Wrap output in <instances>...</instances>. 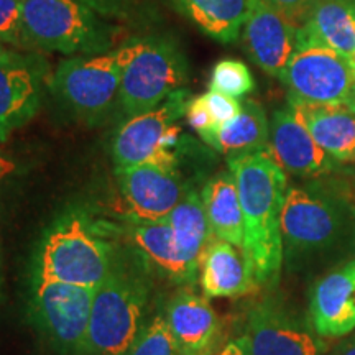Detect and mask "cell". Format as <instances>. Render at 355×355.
I'll list each match as a JSON object with an SVG mask.
<instances>
[{"label": "cell", "instance_id": "34", "mask_svg": "<svg viewBox=\"0 0 355 355\" xmlns=\"http://www.w3.org/2000/svg\"><path fill=\"white\" fill-rule=\"evenodd\" d=\"M13 171H15V163L0 150V186H2L3 181L7 180V176H10Z\"/></svg>", "mask_w": 355, "mask_h": 355}, {"label": "cell", "instance_id": "4", "mask_svg": "<svg viewBox=\"0 0 355 355\" xmlns=\"http://www.w3.org/2000/svg\"><path fill=\"white\" fill-rule=\"evenodd\" d=\"M150 286L139 270L117 263L96 288L84 355H125L148 322Z\"/></svg>", "mask_w": 355, "mask_h": 355}, {"label": "cell", "instance_id": "3", "mask_svg": "<svg viewBox=\"0 0 355 355\" xmlns=\"http://www.w3.org/2000/svg\"><path fill=\"white\" fill-rule=\"evenodd\" d=\"M119 260L112 242L87 216L71 212L44 234L33 275L53 282L99 288Z\"/></svg>", "mask_w": 355, "mask_h": 355}, {"label": "cell", "instance_id": "31", "mask_svg": "<svg viewBox=\"0 0 355 355\" xmlns=\"http://www.w3.org/2000/svg\"><path fill=\"white\" fill-rule=\"evenodd\" d=\"M78 2L92 8L104 19H119L127 15L132 0H78Z\"/></svg>", "mask_w": 355, "mask_h": 355}, {"label": "cell", "instance_id": "16", "mask_svg": "<svg viewBox=\"0 0 355 355\" xmlns=\"http://www.w3.org/2000/svg\"><path fill=\"white\" fill-rule=\"evenodd\" d=\"M308 318L322 339L355 329V259L322 273L309 290Z\"/></svg>", "mask_w": 355, "mask_h": 355}, {"label": "cell", "instance_id": "22", "mask_svg": "<svg viewBox=\"0 0 355 355\" xmlns=\"http://www.w3.org/2000/svg\"><path fill=\"white\" fill-rule=\"evenodd\" d=\"M201 139L227 158L268 150L270 122L259 102L243 101L237 117Z\"/></svg>", "mask_w": 355, "mask_h": 355}, {"label": "cell", "instance_id": "36", "mask_svg": "<svg viewBox=\"0 0 355 355\" xmlns=\"http://www.w3.org/2000/svg\"><path fill=\"white\" fill-rule=\"evenodd\" d=\"M347 109H350L352 112H355V89H354V94H352V97H350V101L347 104Z\"/></svg>", "mask_w": 355, "mask_h": 355}, {"label": "cell", "instance_id": "13", "mask_svg": "<svg viewBox=\"0 0 355 355\" xmlns=\"http://www.w3.org/2000/svg\"><path fill=\"white\" fill-rule=\"evenodd\" d=\"M46 83V63L42 58L0 48V141L37 115Z\"/></svg>", "mask_w": 355, "mask_h": 355}, {"label": "cell", "instance_id": "19", "mask_svg": "<svg viewBox=\"0 0 355 355\" xmlns=\"http://www.w3.org/2000/svg\"><path fill=\"white\" fill-rule=\"evenodd\" d=\"M165 314L181 355H204L217 347L220 321L204 295L178 291L168 301Z\"/></svg>", "mask_w": 355, "mask_h": 355}, {"label": "cell", "instance_id": "35", "mask_svg": "<svg viewBox=\"0 0 355 355\" xmlns=\"http://www.w3.org/2000/svg\"><path fill=\"white\" fill-rule=\"evenodd\" d=\"M331 355H355V337L347 340V343L340 344Z\"/></svg>", "mask_w": 355, "mask_h": 355}, {"label": "cell", "instance_id": "29", "mask_svg": "<svg viewBox=\"0 0 355 355\" xmlns=\"http://www.w3.org/2000/svg\"><path fill=\"white\" fill-rule=\"evenodd\" d=\"M202 96H204V101H206L207 110H209L216 128L224 125V123L232 121V119H235L239 114H241L242 102L235 99L232 96L222 94V92H216V91H209L207 94H202Z\"/></svg>", "mask_w": 355, "mask_h": 355}, {"label": "cell", "instance_id": "1", "mask_svg": "<svg viewBox=\"0 0 355 355\" xmlns=\"http://www.w3.org/2000/svg\"><path fill=\"white\" fill-rule=\"evenodd\" d=\"M283 263L327 273L355 259V201L336 184L290 186L282 211Z\"/></svg>", "mask_w": 355, "mask_h": 355}, {"label": "cell", "instance_id": "9", "mask_svg": "<svg viewBox=\"0 0 355 355\" xmlns=\"http://www.w3.org/2000/svg\"><path fill=\"white\" fill-rule=\"evenodd\" d=\"M282 83L296 99L347 107L355 89V61L322 44L298 42Z\"/></svg>", "mask_w": 355, "mask_h": 355}, {"label": "cell", "instance_id": "5", "mask_svg": "<svg viewBox=\"0 0 355 355\" xmlns=\"http://www.w3.org/2000/svg\"><path fill=\"white\" fill-rule=\"evenodd\" d=\"M28 50L68 56L101 55L114 42L104 17L78 0H20Z\"/></svg>", "mask_w": 355, "mask_h": 355}, {"label": "cell", "instance_id": "30", "mask_svg": "<svg viewBox=\"0 0 355 355\" xmlns=\"http://www.w3.org/2000/svg\"><path fill=\"white\" fill-rule=\"evenodd\" d=\"M184 115L189 127L193 128V130H196L199 133V137L206 135V133H209L216 128L209 110H207L204 96L193 97V99L188 102V107H186Z\"/></svg>", "mask_w": 355, "mask_h": 355}, {"label": "cell", "instance_id": "14", "mask_svg": "<svg viewBox=\"0 0 355 355\" xmlns=\"http://www.w3.org/2000/svg\"><path fill=\"white\" fill-rule=\"evenodd\" d=\"M242 30L243 46L250 60L268 76L282 81L298 48L300 26L263 0H250Z\"/></svg>", "mask_w": 355, "mask_h": 355}, {"label": "cell", "instance_id": "28", "mask_svg": "<svg viewBox=\"0 0 355 355\" xmlns=\"http://www.w3.org/2000/svg\"><path fill=\"white\" fill-rule=\"evenodd\" d=\"M0 48L28 50L20 0H0Z\"/></svg>", "mask_w": 355, "mask_h": 355}, {"label": "cell", "instance_id": "25", "mask_svg": "<svg viewBox=\"0 0 355 355\" xmlns=\"http://www.w3.org/2000/svg\"><path fill=\"white\" fill-rule=\"evenodd\" d=\"M168 224L188 260L199 270V259L211 239V227L204 209L201 193L193 188L186 189L184 196L168 216Z\"/></svg>", "mask_w": 355, "mask_h": 355}, {"label": "cell", "instance_id": "24", "mask_svg": "<svg viewBox=\"0 0 355 355\" xmlns=\"http://www.w3.org/2000/svg\"><path fill=\"white\" fill-rule=\"evenodd\" d=\"M178 8L219 43H232L241 35L250 0H175Z\"/></svg>", "mask_w": 355, "mask_h": 355}, {"label": "cell", "instance_id": "33", "mask_svg": "<svg viewBox=\"0 0 355 355\" xmlns=\"http://www.w3.org/2000/svg\"><path fill=\"white\" fill-rule=\"evenodd\" d=\"M217 355H250L245 336H239L235 337V339H230L229 343L217 352Z\"/></svg>", "mask_w": 355, "mask_h": 355}, {"label": "cell", "instance_id": "17", "mask_svg": "<svg viewBox=\"0 0 355 355\" xmlns=\"http://www.w3.org/2000/svg\"><path fill=\"white\" fill-rule=\"evenodd\" d=\"M198 279L206 298H242L260 288L247 252L216 235L199 259Z\"/></svg>", "mask_w": 355, "mask_h": 355}, {"label": "cell", "instance_id": "10", "mask_svg": "<svg viewBox=\"0 0 355 355\" xmlns=\"http://www.w3.org/2000/svg\"><path fill=\"white\" fill-rule=\"evenodd\" d=\"M189 101L188 91L180 89L155 109L123 122L112 140L115 168L176 158L171 152L181 130L176 122L184 115Z\"/></svg>", "mask_w": 355, "mask_h": 355}, {"label": "cell", "instance_id": "26", "mask_svg": "<svg viewBox=\"0 0 355 355\" xmlns=\"http://www.w3.org/2000/svg\"><path fill=\"white\" fill-rule=\"evenodd\" d=\"M125 355H181L165 311H158L148 319L139 339L133 343Z\"/></svg>", "mask_w": 355, "mask_h": 355}, {"label": "cell", "instance_id": "21", "mask_svg": "<svg viewBox=\"0 0 355 355\" xmlns=\"http://www.w3.org/2000/svg\"><path fill=\"white\" fill-rule=\"evenodd\" d=\"M298 42L318 43L352 56L355 0H314L300 26Z\"/></svg>", "mask_w": 355, "mask_h": 355}, {"label": "cell", "instance_id": "39", "mask_svg": "<svg viewBox=\"0 0 355 355\" xmlns=\"http://www.w3.org/2000/svg\"><path fill=\"white\" fill-rule=\"evenodd\" d=\"M352 60L355 61V51H354V55H352Z\"/></svg>", "mask_w": 355, "mask_h": 355}, {"label": "cell", "instance_id": "15", "mask_svg": "<svg viewBox=\"0 0 355 355\" xmlns=\"http://www.w3.org/2000/svg\"><path fill=\"white\" fill-rule=\"evenodd\" d=\"M268 152L283 171L304 180L329 176L339 168V163L314 141L308 128L290 107L273 114Z\"/></svg>", "mask_w": 355, "mask_h": 355}, {"label": "cell", "instance_id": "8", "mask_svg": "<svg viewBox=\"0 0 355 355\" xmlns=\"http://www.w3.org/2000/svg\"><path fill=\"white\" fill-rule=\"evenodd\" d=\"M96 288L53 282L32 275L28 308L35 326L68 355H84Z\"/></svg>", "mask_w": 355, "mask_h": 355}, {"label": "cell", "instance_id": "2", "mask_svg": "<svg viewBox=\"0 0 355 355\" xmlns=\"http://www.w3.org/2000/svg\"><path fill=\"white\" fill-rule=\"evenodd\" d=\"M241 199L245 252L260 288L278 283L283 268L282 211L288 186L286 173L268 150L229 158Z\"/></svg>", "mask_w": 355, "mask_h": 355}, {"label": "cell", "instance_id": "18", "mask_svg": "<svg viewBox=\"0 0 355 355\" xmlns=\"http://www.w3.org/2000/svg\"><path fill=\"white\" fill-rule=\"evenodd\" d=\"M123 234L159 277L178 286L196 283L198 266L191 263L178 245L168 220L125 222Z\"/></svg>", "mask_w": 355, "mask_h": 355}, {"label": "cell", "instance_id": "37", "mask_svg": "<svg viewBox=\"0 0 355 355\" xmlns=\"http://www.w3.org/2000/svg\"><path fill=\"white\" fill-rule=\"evenodd\" d=\"M0 293H2V252H0Z\"/></svg>", "mask_w": 355, "mask_h": 355}, {"label": "cell", "instance_id": "11", "mask_svg": "<svg viewBox=\"0 0 355 355\" xmlns=\"http://www.w3.org/2000/svg\"><path fill=\"white\" fill-rule=\"evenodd\" d=\"M119 186L117 212L125 222L166 220L184 196V186L176 158L115 168Z\"/></svg>", "mask_w": 355, "mask_h": 355}, {"label": "cell", "instance_id": "6", "mask_svg": "<svg viewBox=\"0 0 355 355\" xmlns=\"http://www.w3.org/2000/svg\"><path fill=\"white\" fill-rule=\"evenodd\" d=\"M130 53L132 43L101 55L68 58L51 74L48 86L79 117L101 121L119 99Z\"/></svg>", "mask_w": 355, "mask_h": 355}, {"label": "cell", "instance_id": "23", "mask_svg": "<svg viewBox=\"0 0 355 355\" xmlns=\"http://www.w3.org/2000/svg\"><path fill=\"white\" fill-rule=\"evenodd\" d=\"M212 235L245 250V229L239 191L230 171L219 173L201 191Z\"/></svg>", "mask_w": 355, "mask_h": 355}, {"label": "cell", "instance_id": "20", "mask_svg": "<svg viewBox=\"0 0 355 355\" xmlns=\"http://www.w3.org/2000/svg\"><path fill=\"white\" fill-rule=\"evenodd\" d=\"M288 107L339 165L355 162V112L345 105L313 104L291 96H288Z\"/></svg>", "mask_w": 355, "mask_h": 355}, {"label": "cell", "instance_id": "32", "mask_svg": "<svg viewBox=\"0 0 355 355\" xmlns=\"http://www.w3.org/2000/svg\"><path fill=\"white\" fill-rule=\"evenodd\" d=\"M263 2L275 7L283 15H286L291 21H295L296 25L301 26L306 13H308L309 7L313 6L314 0H263Z\"/></svg>", "mask_w": 355, "mask_h": 355}, {"label": "cell", "instance_id": "27", "mask_svg": "<svg viewBox=\"0 0 355 355\" xmlns=\"http://www.w3.org/2000/svg\"><path fill=\"white\" fill-rule=\"evenodd\" d=\"M254 76L243 61L220 60L212 69L209 91L222 92L239 99L254 91Z\"/></svg>", "mask_w": 355, "mask_h": 355}, {"label": "cell", "instance_id": "12", "mask_svg": "<svg viewBox=\"0 0 355 355\" xmlns=\"http://www.w3.org/2000/svg\"><path fill=\"white\" fill-rule=\"evenodd\" d=\"M245 339L250 355H326L327 345L311 326L277 296H266L250 309Z\"/></svg>", "mask_w": 355, "mask_h": 355}, {"label": "cell", "instance_id": "38", "mask_svg": "<svg viewBox=\"0 0 355 355\" xmlns=\"http://www.w3.org/2000/svg\"><path fill=\"white\" fill-rule=\"evenodd\" d=\"M204 355H217V347H216V349H212V350H209V352H206Z\"/></svg>", "mask_w": 355, "mask_h": 355}, {"label": "cell", "instance_id": "7", "mask_svg": "<svg viewBox=\"0 0 355 355\" xmlns=\"http://www.w3.org/2000/svg\"><path fill=\"white\" fill-rule=\"evenodd\" d=\"M188 63L183 51L166 38L132 43L122 74L119 104L128 117L146 112L183 89Z\"/></svg>", "mask_w": 355, "mask_h": 355}]
</instances>
